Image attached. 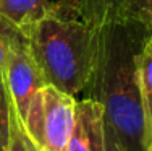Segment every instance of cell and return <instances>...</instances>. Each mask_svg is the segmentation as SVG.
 <instances>
[{
    "mask_svg": "<svg viewBox=\"0 0 152 151\" xmlns=\"http://www.w3.org/2000/svg\"><path fill=\"white\" fill-rule=\"evenodd\" d=\"M151 34L136 23H100L96 65L83 91L102 106L104 120L123 151H147L152 140L136 67V55Z\"/></svg>",
    "mask_w": 152,
    "mask_h": 151,
    "instance_id": "obj_1",
    "label": "cell"
},
{
    "mask_svg": "<svg viewBox=\"0 0 152 151\" xmlns=\"http://www.w3.org/2000/svg\"><path fill=\"white\" fill-rule=\"evenodd\" d=\"M99 33L100 23L84 15L79 0H58L23 34L47 83L76 96L92 75Z\"/></svg>",
    "mask_w": 152,
    "mask_h": 151,
    "instance_id": "obj_2",
    "label": "cell"
},
{
    "mask_svg": "<svg viewBox=\"0 0 152 151\" xmlns=\"http://www.w3.org/2000/svg\"><path fill=\"white\" fill-rule=\"evenodd\" d=\"M76 117V98L45 85L32 98L21 122L29 140L41 151H66Z\"/></svg>",
    "mask_w": 152,
    "mask_h": 151,
    "instance_id": "obj_3",
    "label": "cell"
},
{
    "mask_svg": "<svg viewBox=\"0 0 152 151\" xmlns=\"http://www.w3.org/2000/svg\"><path fill=\"white\" fill-rule=\"evenodd\" d=\"M3 81L18 117L21 122H24L32 98L39 89L49 83L32 55L28 38L20 29L13 38L12 49L3 70Z\"/></svg>",
    "mask_w": 152,
    "mask_h": 151,
    "instance_id": "obj_4",
    "label": "cell"
},
{
    "mask_svg": "<svg viewBox=\"0 0 152 151\" xmlns=\"http://www.w3.org/2000/svg\"><path fill=\"white\" fill-rule=\"evenodd\" d=\"M97 23H136L152 31V0H79Z\"/></svg>",
    "mask_w": 152,
    "mask_h": 151,
    "instance_id": "obj_5",
    "label": "cell"
},
{
    "mask_svg": "<svg viewBox=\"0 0 152 151\" xmlns=\"http://www.w3.org/2000/svg\"><path fill=\"white\" fill-rule=\"evenodd\" d=\"M66 151H104V109L96 99L76 101L75 127Z\"/></svg>",
    "mask_w": 152,
    "mask_h": 151,
    "instance_id": "obj_6",
    "label": "cell"
},
{
    "mask_svg": "<svg viewBox=\"0 0 152 151\" xmlns=\"http://www.w3.org/2000/svg\"><path fill=\"white\" fill-rule=\"evenodd\" d=\"M50 7L49 0H0V16L24 33L49 13Z\"/></svg>",
    "mask_w": 152,
    "mask_h": 151,
    "instance_id": "obj_7",
    "label": "cell"
},
{
    "mask_svg": "<svg viewBox=\"0 0 152 151\" xmlns=\"http://www.w3.org/2000/svg\"><path fill=\"white\" fill-rule=\"evenodd\" d=\"M137 77H139L141 94L144 101L147 122L152 132V34L146 39L144 46L141 47L139 54L136 55Z\"/></svg>",
    "mask_w": 152,
    "mask_h": 151,
    "instance_id": "obj_8",
    "label": "cell"
},
{
    "mask_svg": "<svg viewBox=\"0 0 152 151\" xmlns=\"http://www.w3.org/2000/svg\"><path fill=\"white\" fill-rule=\"evenodd\" d=\"M13 102L5 81L0 80V151H10Z\"/></svg>",
    "mask_w": 152,
    "mask_h": 151,
    "instance_id": "obj_9",
    "label": "cell"
},
{
    "mask_svg": "<svg viewBox=\"0 0 152 151\" xmlns=\"http://www.w3.org/2000/svg\"><path fill=\"white\" fill-rule=\"evenodd\" d=\"M16 33H18L16 28L10 21H7L3 16H0V80H3L5 63H7V59H8L12 42Z\"/></svg>",
    "mask_w": 152,
    "mask_h": 151,
    "instance_id": "obj_10",
    "label": "cell"
},
{
    "mask_svg": "<svg viewBox=\"0 0 152 151\" xmlns=\"http://www.w3.org/2000/svg\"><path fill=\"white\" fill-rule=\"evenodd\" d=\"M10 151H29L24 140V128L18 117L15 107L12 114V141H10Z\"/></svg>",
    "mask_w": 152,
    "mask_h": 151,
    "instance_id": "obj_11",
    "label": "cell"
},
{
    "mask_svg": "<svg viewBox=\"0 0 152 151\" xmlns=\"http://www.w3.org/2000/svg\"><path fill=\"white\" fill-rule=\"evenodd\" d=\"M104 151H123L110 125L104 120Z\"/></svg>",
    "mask_w": 152,
    "mask_h": 151,
    "instance_id": "obj_12",
    "label": "cell"
},
{
    "mask_svg": "<svg viewBox=\"0 0 152 151\" xmlns=\"http://www.w3.org/2000/svg\"><path fill=\"white\" fill-rule=\"evenodd\" d=\"M23 128H24V127H23ZM24 140H26V145H28V148H29V151H41V150H39L37 146H36L34 143L29 140V136L26 135V132H24Z\"/></svg>",
    "mask_w": 152,
    "mask_h": 151,
    "instance_id": "obj_13",
    "label": "cell"
},
{
    "mask_svg": "<svg viewBox=\"0 0 152 151\" xmlns=\"http://www.w3.org/2000/svg\"><path fill=\"white\" fill-rule=\"evenodd\" d=\"M147 151H152V140H151V145H149V150Z\"/></svg>",
    "mask_w": 152,
    "mask_h": 151,
    "instance_id": "obj_14",
    "label": "cell"
}]
</instances>
